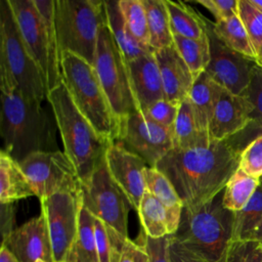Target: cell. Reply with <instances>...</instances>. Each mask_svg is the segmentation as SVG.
I'll list each match as a JSON object with an SVG mask.
<instances>
[{"mask_svg": "<svg viewBox=\"0 0 262 262\" xmlns=\"http://www.w3.org/2000/svg\"><path fill=\"white\" fill-rule=\"evenodd\" d=\"M239 154L227 140L205 146L172 148L156 166L175 187L183 207H195L221 192L238 168Z\"/></svg>", "mask_w": 262, "mask_h": 262, "instance_id": "6da1fadb", "label": "cell"}, {"mask_svg": "<svg viewBox=\"0 0 262 262\" xmlns=\"http://www.w3.org/2000/svg\"><path fill=\"white\" fill-rule=\"evenodd\" d=\"M0 129L3 150L18 163L34 152L58 150L54 124L41 102L16 92H1Z\"/></svg>", "mask_w": 262, "mask_h": 262, "instance_id": "7a4b0ae2", "label": "cell"}, {"mask_svg": "<svg viewBox=\"0 0 262 262\" xmlns=\"http://www.w3.org/2000/svg\"><path fill=\"white\" fill-rule=\"evenodd\" d=\"M47 99L61 136L63 152L74 164L83 184L105 161L112 142L103 138L77 108L63 83L49 91Z\"/></svg>", "mask_w": 262, "mask_h": 262, "instance_id": "3957f363", "label": "cell"}, {"mask_svg": "<svg viewBox=\"0 0 262 262\" xmlns=\"http://www.w3.org/2000/svg\"><path fill=\"white\" fill-rule=\"evenodd\" d=\"M234 212L223 206V190L195 207H183L172 237L208 262H224L232 241Z\"/></svg>", "mask_w": 262, "mask_h": 262, "instance_id": "277c9868", "label": "cell"}, {"mask_svg": "<svg viewBox=\"0 0 262 262\" xmlns=\"http://www.w3.org/2000/svg\"><path fill=\"white\" fill-rule=\"evenodd\" d=\"M20 35L44 78L47 94L63 83L55 0H8Z\"/></svg>", "mask_w": 262, "mask_h": 262, "instance_id": "5b68a950", "label": "cell"}, {"mask_svg": "<svg viewBox=\"0 0 262 262\" xmlns=\"http://www.w3.org/2000/svg\"><path fill=\"white\" fill-rule=\"evenodd\" d=\"M0 89L42 102L47 91L41 70L30 53L8 0L0 1Z\"/></svg>", "mask_w": 262, "mask_h": 262, "instance_id": "8992f818", "label": "cell"}, {"mask_svg": "<svg viewBox=\"0 0 262 262\" xmlns=\"http://www.w3.org/2000/svg\"><path fill=\"white\" fill-rule=\"evenodd\" d=\"M63 84L77 108L110 142L118 140L121 124L110 104L94 67L81 57L61 52Z\"/></svg>", "mask_w": 262, "mask_h": 262, "instance_id": "52a82bcc", "label": "cell"}, {"mask_svg": "<svg viewBox=\"0 0 262 262\" xmlns=\"http://www.w3.org/2000/svg\"><path fill=\"white\" fill-rule=\"evenodd\" d=\"M55 30L61 52L94 64L99 31L107 23L104 1L55 0Z\"/></svg>", "mask_w": 262, "mask_h": 262, "instance_id": "ba28073f", "label": "cell"}, {"mask_svg": "<svg viewBox=\"0 0 262 262\" xmlns=\"http://www.w3.org/2000/svg\"><path fill=\"white\" fill-rule=\"evenodd\" d=\"M93 67L120 124L129 116L140 112L133 92L127 61L107 24L103 25L99 31Z\"/></svg>", "mask_w": 262, "mask_h": 262, "instance_id": "9c48e42d", "label": "cell"}, {"mask_svg": "<svg viewBox=\"0 0 262 262\" xmlns=\"http://www.w3.org/2000/svg\"><path fill=\"white\" fill-rule=\"evenodd\" d=\"M82 200L83 207L94 217L128 237V213L132 205L113 179L105 161L82 184Z\"/></svg>", "mask_w": 262, "mask_h": 262, "instance_id": "30bf717a", "label": "cell"}, {"mask_svg": "<svg viewBox=\"0 0 262 262\" xmlns=\"http://www.w3.org/2000/svg\"><path fill=\"white\" fill-rule=\"evenodd\" d=\"M19 165L39 200L58 192L82 191V181L74 164L60 150L34 152Z\"/></svg>", "mask_w": 262, "mask_h": 262, "instance_id": "8fae6325", "label": "cell"}, {"mask_svg": "<svg viewBox=\"0 0 262 262\" xmlns=\"http://www.w3.org/2000/svg\"><path fill=\"white\" fill-rule=\"evenodd\" d=\"M51 241L54 262L68 261L78 233L83 207L81 192H58L40 200Z\"/></svg>", "mask_w": 262, "mask_h": 262, "instance_id": "7c38bea8", "label": "cell"}, {"mask_svg": "<svg viewBox=\"0 0 262 262\" xmlns=\"http://www.w3.org/2000/svg\"><path fill=\"white\" fill-rule=\"evenodd\" d=\"M117 141L152 168L174 147L172 130L156 123L142 112H137L121 122Z\"/></svg>", "mask_w": 262, "mask_h": 262, "instance_id": "4fadbf2b", "label": "cell"}, {"mask_svg": "<svg viewBox=\"0 0 262 262\" xmlns=\"http://www.w3.org/2000/svg\"><path fill=\"white\" fill-rule=\"evenodd\" d=\"M204 18L210 42V62L206 73L223 89L234 95H242L251 80L255 62L224 45L215 35L212 21Z\"/></svg>", "mask_w": 262, "mask_h": 262, "instance_id": "5bb4252c", "label": "cell"}, {"mask_svg": "<svg viewBox=\"0 0 262 262\" xmlns=\"http://www.w3.org/2000/svg\"><path fill=\"white\" fill-rule=\"evenodd\" d=\"M105 162L113 179L125 192L132 208L137 211L146 191L144 170L148 165L142 158L127 149L119 141L110 145Z\"/></svg>", "mask_w": 262, "mask_h": 262, "instance_id": "9a60e30c", "label": "cell"}, {"mask_svg": "<svg viewBox=\"0 0 262 262\" xmlns=\"http://www.w3.org/2000/svg\"><path fill=\"white\" fill-rule=\"evenodd\" d=\"M2 246L18 262H54L46 219L42 213L15 228L2 239Z\"/></svg>", "mask_w": 262, "mask_h": 262, "instance_id": "2e32d148", "label": "cell"}, {"mask_svg": "<svg viewBox=\"0 0 262 262\" xmlns=\"http://www.w3.org/2000/svg\"><path fill=\"white\" fill-rule=\"evenodd\" d=\"M253 111L244 96L223 89L210 122V137L222 141L239 133L251 123Z\"/></svg>", "mask_w": 262, "mask_h": 262, "instance_id": "e0dca14e", "label": "cell"}, {"mask_svg": "<svg viewBox=\"0 0 262 262\" xmlns=\"http://www.w3.org/2000/svg\"><path fill=\"white\" fill-rule=\"evenodd\" d=\"M157 59L165 98L180 104L185 100L194 83V77L175 46L154 52Z\"/></svg>", "mask_w": 262, "mask_h": 262, "instance_id": "ac0fdd59", "label": "cell"}, {"mask_svg": "<svg viewBox=\"0 0 262 262\" xmlns=\"http://www.w3.org/2000/svg\"><path fill=\"white\" fill-rule=\"evenodd\" d=\"M133 92L142 112L165 98L162 78L154 52L127 62Z\"/></svg>", "mask_w": 262, "mask_h": 262, "instance_id": "d6986e66", "label": "cell"}, {"mask_svg": "<svg viewBox=\"0 0 262 262\" xmlns=\"http://www.w3.org/2000/svg\"><path fill=\"white\" fill-rule=\"evenodd\" d=\"M223 88L206 72L195 80L188 95L198 127L209 134V126Z\"/></svg>", "mask_w": 262, "mask_h": 262, "instance_id": "ffe728a7", "label": "cell"}, {"mask_svg": "<svg viewBox=\"0 0 262 262\" xmlns=\"http://www.w3.org/2000/svg\"><path fill=\"white\" fill-rule=\"evenodd\" d=\"M144 181L146 191L156 196L166 207L169 235L174 234L178 229L183 210V203L175 187L166 175L152 167H147L144 170Z\"/></svg>", "mask_w": 262, "mask_h": 262, "instance_id": "44dd1931", "label": "cell"}, {"mask_svg": "<svg viewBox=\"0 0 262 262\" xmlns=\"http://www.w3.org/2000/svg\"><path fill=\"white\" fill-rule=\"evenodd\" d=\"M36 195L18 162L3 149L0 152V202L12 204L20 199Z\"/></svg>", "mask_w": 262, "mask_h": 262, "instance_id": "7402d4cb", "label": "cell"}, {"mask_svg": "<svg viewBox=\"0 0 262 262\" xmlns=\"http://www.w3.org/2000/svg\"><path fill=\"white\" fill-rule=\"evenodd\" d=\"M104 9L107 27L127 62L154 52L149 47L139 43L132 36L121 12L119 0L104 1Z\"/></svg>", "mask_w": 262, "mask_h": 262, "instance_id": "603a6c76", "label": "cell"}, {"mask_svg": "<svg viewBox=\"0 0 262 262\" xmlns=\"http://www.w3.org/2000/svg\"><path fill=\"white\" fill-rule=\"evenodd\" d=\"M172 132L175 148L189 149L208 145L212 141L210 135L198 127L188 97L179 106Z\"/></svg>", "mask_w": 262, "mask_h": 262, "instance_id": "cb8c5ba5", "label": "cell"}, {"mask_svg": "<svg viewBox=\"0 0 262 262\" xmlns=\"http://www.w3.org/2000/svg\"><path fill=\"white\" fill-rule=\"evenodd\" d=\"M149 33V47L155 52L174 45L165 0H142Z\"/></svg>", "mask_w": 262, "mask_h": 262, "instance_id": "d4e9b609", "label": "cell"}, {"mask_svg": "<svg viewBox=\"0 0 262 262\" xmlns=\"http://www.w3.org/2000/svg\"><path fill=\"white\" fill-rule=\"evenodd\" d=\"M212 28L215 35L224 45L256 63L253 45L238 14L227 19L214 21L212 23Z\"/></svg>", "mask_w": 262, "mask_h": 262, "instance_id": "484cf974", "label": "cell"}, {"mask_svg": "<svg viewBox=\"0 0 262 262\" xmlns=\"http://www.w3.org/2000/svg\"><path fill=\"white\" fill-rule=\"evenodd\" d=\"M165 3L173 35L191 39H200L206 36L204 18L201 14L182 2L165 0Z\"/></svg>", "mask_w": 262, "mask_h": 262, "instance_id": "4316f807", "label": "cell"}, {"mask_svg": "<svg viewBox=\"0 0 262 262\" xmlns=\"http://www.w3.org/2000/svg\"><path fill=\"white\" fill-rule=\"evenodd\" d=\"M67 262H99L95 239L94 216L84 207L80 211L77 237Z\"/></svg>", "mask_w": 262, "mask_h": 262, "instance_id": "83f0119b", "label": "cell"}, {"mask_svg": "<svg viewBox=\"0 0 262 262\" xmlns=\"http://www.w3.org/2000/svg\"><path fill=\"white\" fill-rule=\"evenodd\" d=\"M143 232L152 238L169 235L168 211L152 194L145 191L137 210Z\"/></svg>", "mask_w": 262, "mask_h": 262, "instance_id": "f1b7e54d", "label": "cell"}, {"mask_svg": "<svg viewBox=\"0 0 262 262\" xmlns=\"http://www.w3.org/2000/svg\"><path fill=\"white\" fill-rule=\"evenodd\" d=\"M259 184L260 179L248 175L238 167L223 189V206L232 212L242 210L253 196Z\"/></svg>", "mask_w": 262, "mask_h": 262, "instance_id": "f546056e", "label": "cell"}, {"mask_svg": "<svg viewBox=\"0 0 262 262\" xmlns=\"http://www.w3.org/2000/svg\"><path fill=\"white\" fill-rule=\"evenodd\" d=\"M207 33V32H206ZM174 46L188 66L194 79L206 71L210 62V42L208 35L200 39L173 35Z\"/></svg>", "mask_w": 262, "mask_h": 262, "instance_id": "4dcf8cb0", "label": "cell"}, {"mask_svg": "<svg viewBox=\"0 0 262 262\" xmlns=\"http://www.w3.org/2000/svg\"><path fill=\"white\" fill-rule=\"evenodd\" d=\"M262 220V180L247 203L239 211L234 212L232 241L252 239L258 225Z\"/></svg>", "mask_w": 262, "mask_h": 262, "instance_id": "1f68e13d", "label": "cell"}, {"mask_svg": "<svg viewBox=\"0 0 262 262\" xmlns=\"http://www.w3.org/2000/svg\"><path fill=\"white\" fill-rule=\"evenodd\" d=\"M96 249L99 262H120L128 237L94 217Z\"/></svg>", "mask_w": 262, "mask_h": 262, "instance_id": "d6a6232c", "label": "cell"}, {"mask_svg": "<svg viewBox=\"0 0 262 262\" xmlns=\"http://www.w3.org/2000/svg\"><path fill=\"white\" fill-rule=\"evenodd\" d=\"M119 6L132 36L139 43L149 47L147 18L142 0H119Z\"/></svg>", "mask_w": 262, "mask_h": 262, "instance_id": "836d02e7", "label": "cell"}, {"mask_svg": "<svg viewBox=\"0 0 262 262\" xmlns=\"http://www.w3.org/2000/svg\"><path fill=\"white\" fill-rule=\"evenodd\" d=\"M238 16L253 45L256 54V64L262 68V23L257 17L255 7L249 0H238Z\"/></svg>", "mask_w": 262, "mask_h": 262, "instance_id": "e575fe53", "label": "cell"}, {"mask_svg": "<svg viewBox=\"0 0 262 262\" xmlns=\"http://www.w3.org/2000/svg\"><path fill=\"white\" fill-rule=\"evenodd\" d=\"M224 262H262L261 243L255 239L231 241Z\"/></svg>", "mask_w": 262, "mask_h": 262, "instance_id": "d590c367", "label": "cell"}, {"mask_svg": "<svg viewBox=\"0 0 262 262\" xmlns=\"http://www.w3.org/2000/svg\"><path fill=\"white\" fill-rule=\"evenodd\" d=\"M238 167L252 177H262V135L253 139L242 150Z\"/></svg>", "mask_w": 262, "mask_h": 262, "instance_id": "8d00e7d4", "label": "cell"}, {"mask_svg": "<svg viewBox=\"0 0 262 262\" xmlns=\"http://www.w3.org/2000/svg\"><path fill=\"white\" fill-rule=\"evenodd\" d=\"M180 104L167 99H161L142 111V113L161 126L173 130Z\"/></svg>", "mask_w": 262, "mask_h": 262, "instance_id": "74e56055", "label": "cell"}, {"mask_svg": "<svg viewBox=\"0 0 262 262\" xmlns=\"http://www.w3.org/2000/svg\"><path fill=\"white\" fill-rule=\"evenodd\" d=\"M253 106L252 120L262 117V68L254 64L249 86L242 94Z\"/></svg>", "mask_w": 262, "mask_h": 262, "instance_id": "f35d334b", "label": "cell"}, {"mask_svg": "<svg viewBox=\"0 0 262 262\" xmlns=\"http://www.w3.org/2000/svg\"><path fill=\"white\" fill-rule=\"evenodd\" d=\"M171 235L160 238L147 236L142 231L143 248L147 254L149 262H170L169 260V242Z\"/></svg>", "mask_w": 262, "mask_h": 262, "instance_id": "ab89813d", "label": "cell"}, {"mask_svg": "<svg viewBox=\"0 0 262 262\" xmlns=\"http://www.w3.org/2000/svg\"><path fill=\"white\" fill-rule=\"evenodd\" d=\"M195 3L207 8L215 16V21L238 14V0H196Z\"/></svg>", "mask_w": 262, "mask_h": 262, "instance_id": "60d3db41", "label": "cell"}, {"mask_svg": "<svg viewBox=\"0 0 262 262\" xmlns=\"http://www.w3.org/2000/svg\"><path fill=\"white\" fill-rule=\"evenodd\" d=\"M262 135V117L255 118L239 133L226 139L233 149L241 155L242 150L256 137Z\"/></svg>", "mask_w": 262, "mask_h": 262, "instance_id": "b9f144b4", "label": "cell"}, {"mask_svg": "<svg viewBox=\"0 0 262 262\" xmlns=\"http://www.w3.org/2000/svg\"><path fill=\"white\" fill-rule=\"evenodd\" d=\"M169 260L170 262H208L185 249L172 235L169 242Z\"/></svg>", "mask_w": 262, "mask_h": 262, "instance_id": "7bdbcfd3", "label": "cell"}, {"mask_svg": "<svg viewBox=\"0 0 262 262\" xmlns=\"http://www.w3.org/2000/svg\"><path fill=\"white\" fill-rule=\"evenodd\" d=\"M120 262H148V257L143 246L127 238Z\"/></svg>", "mask_w": 262, "mask_h": 262, "instance_id": "ee69618b", "label": "cell"}, {"mask_svg": "<svg viewBox=\"0 0 262 262\" xmlns=\"http://www.w3.org/2000/svg\"><path fill=\"white\" fill-rule=\"evenodd\" d=\"M15 221V208L12 204H1V233L2 239L11 233Z\"/></svg>", "mask_w": 262, "mask_h": 262, "instance_id": "f6af8a7d", "label": "cell"}, {"mask_svg": "<svg viewBox=\"0 0 262 262\" xmlns=\"http://www.w3.org/2000/svg\"><path fill=\"white\" fill-rule=\"evenodd\" d=\"M0 262H18V261L4 246H1Z\"/></svg>", "mask_w": 262, "mask_h": 262, "instance_id": "bcb514c9", "label": "cell"}, {"mask_svg": "<svg viewBox=\"0 0 262 262\" xmlns=\"http://www.w3.org/2000/svg\"><path fill=\"white\" fill-rule=\"evenodd\" d=\"M252 239H255V241H258V242L262 243V220H261L260 224L258 225V227H257V229H256Z\"/></svg>", "mask_w": 262, "mask_h": 262, "instance_id": "7dc6e473", "label": "cell"}, {"mask_svg": "<svg viewBox=\"0 0 262 262\" xmlns=\"http://www.w3.org/2000/svg\"><path fill=\"white\" fill-rule=\"evenodd\" d=\"M254 6L262 10V0H249Z\"/></svg>", "mask_w": 262, "mask_h": 262, "instance_id": "c3c4849f", "label": "cell"}, {"mask_svg": "<svg viewBox=\"0 0 262 262\" xmlns=\"http://www.w3.org/2000/svg\"><path fill=\"white\" fill-rule=\"evenodd\" d=\"M36 262H43V261H41V260H38V261H36Z\"/></svg>", "mask_w": 262, "mask_h": 262, "instance_id": "681fc988", "label": "cell"}, {"mask_svg": "<svg viewBox=\"0 0 262 262\" xmlns=\"http://www.w3.org/2000/svg\"><path fill=\"white\" fill-rule=\"evenodd\" d=\"M61 262H67V261H61Z\"/></svg>", "mask_w": 262, "mask_h": 262, "instance_id": "f907efd6", "label": "cell"}, {"mask_svg": "<svg viewBox=\"0 0 262 262\" xmlns=\"http://www.w3.org/2000/svg\"><path fill=\"white\" fill-rule=\"evenodd\" d=\"M261 248H262V243H261Z\"/></svg>", "mask_w": 262, "mask_h": 262, "instance_id": "816d5d0a", "label": "cell"}, {"mask_svg": "<svg viewBox=\"0 0 262 262\" xmlns=\"http://www.w3.org/2000/svg\"><path fill=\"white\" fill-rule=\"evenodd\" d=\"M260 180H262V177H261V178H260Z\"/></svg>", "mask_w": 262, "mask_h": 262, "instance_id": "f5cc1de1", "label": "cell"}, {"mask_svg": "<svg viewBox=\"0 0 262 262\" xmlns=\"http://www.w3.org/2000/svg\"><path fill=\"white\" fill-rule=\"evenodd\" d=\"M148 262H149V260H148Z\"/></svg>", "mask_w": 262, "mask_h": 262, "instance_id": "db71d44e", "label": "cell"}]
</instances>
